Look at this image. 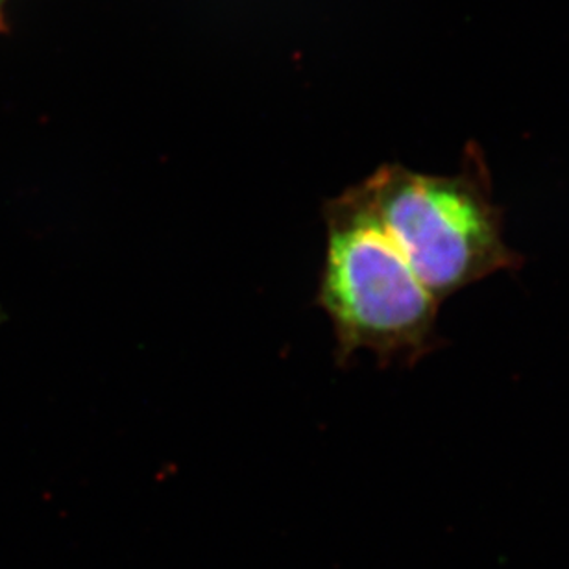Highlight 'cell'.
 <instances>
[{
    "instance_id": "obj_3",
    "label": "cell",
    "mask_w": 569,
    "mask_h": 569,
    "mask_svg": "<svg viewBox=\"0 0 569 569\" xmlns=\"http://www.w3.org/2000/svg\"><path fill=\"white\" fill-rule=\"evenodd\" d=\"M6 2H8V0H0V11H2V8H4Z\"/></svg>"
},
{
    "instance_id": "obj_2",
    "label": "cell",
    "mask_w": 569,
    "mask_h": 569,
    "mask_svg": "<svg viewBox=\"0 0 569 569\" xmlns=\"http://www.w3.org/2000/svg\"><path fill=\"white\" fill-rule=\"evenodd\" d=\"M373 211L418 280L440 303L503 270L521 269L505 241L503 208L481 150L466 148L459 172L423 174L383 164L361 181Z\"/></svg>"
},
{
    "instance_id": "obj_1",
    "label": "cell",
    "mask_w": 569,
    "mask_h": 569,
    "mask_svg": "<svg viewBox=\"0 0 569 569\" xmlns=\"http://www.w3.org/2000/svg\"><path fill=\"white\" fill-rule=\"evenodd\" d=\"M326 258L317 306L333 326L335 359L372 351L383 367H412L438 345L440 301L418 280L373 211L362 183L323 203Z\"/></svg>"
}]
</instances>
